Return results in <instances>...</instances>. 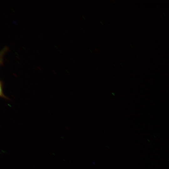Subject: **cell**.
Listing matches in <instances>:
<instances>
[{
    "label": "cell",
    "instance_id": "obj_1",
    "mask_svg": "<svg viewBox=\"0 0 169 169\" xmlns=\"http://www.w3.org/2000/svg\"><path fill=\"white\" fill-rule=\"evenodd\" d=\"M3 82H2L1 81H0V95L1 97L4 98L6 99H9L6 96H5L3 93Z\"/></svg>",
    "mask_w": 169,
    "mask_h": 169
}]
</instances>
